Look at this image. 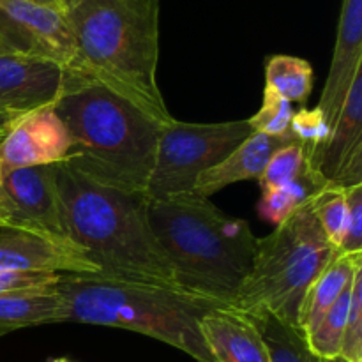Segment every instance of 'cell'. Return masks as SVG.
Segmentation results:
<instances>
[{"label": "cell", "instance_id": "6da1fadb", "mask_svg": "<svg viewBox=\"0 0 362 362\" xmlns=\"http://www.w3.org/2000/svg\"><path fill=\"white\" fill-rule=\"evenodd\" d=\"M161 0H59L74 41L69 71L122 95L161 124L173 120L158 87Z\"/></svg>", "mask_w": 362, "mask_h": 362}, {"label": "cell", "instance_id": "7a4b0ae2", "mask_svg": "<svg viewBox=\"0 0 362 362\" xmlns=\"http://www.w3.org/2000/svg\"><path fill=\"white\" fill-rule=\"evenodd\" d=\"M57 186L64 232L101 269V278L177 286L148 223L147 194L103 186L66 163H59Z\"/></svg>", "mask_w": 362, "mask_h": 362}, {"label": "cell", "instance_id": "3957f363", "mask_svg": "<svg viewBox=\"0 0 362 362\" xmlns=\"http://www.w3.org/2000/svg\"><path fill=\"white\" fill-rule=\"evenodd\" d=\"M53 110L71 134V151L62 163L103 186L147 191L165 124L73 71Z\"/></svg>", "mask_w": 362, "mask_h": 362}, {"label": "cell", "instance_id": "277c9868", "mask_svg": "<svg viewBox=\"0 0 362 362\" xmlns=\"http://www.w3.org/2000/svg\"><path fill=\"white\" fill-rule=\"evenodd\" d=\"M148 223L179 288L232 308L258 247L247 221L197 193L148 200Z\"/></svg>", "mask_w": 362, "mask_h": 362}, {"label": "cell", "instance_id": "5b68a950", "mask_svg": "<svg viewBox=\"0 0 362 362\" xmlns=\"http://www.w3.org/2000/svg\"><path fill=\"white\" fill-rule=\"evenodd\" d=\"M67 322L126 329L182 350L198 362H216L200 329L218 300L158 283L64 274L57 285Z\"/></svg>", "mask_w": 362, "mask_h": 362}, {"label": "cell", "instance_id": "8992f818", "mask_svg": "<svg viewBox=\"0 0 362 362\" xmlns=\"http://www.w3.org/2000/svg\"><path fill=\"white\" fill-rule=\"evenodd\" d=\"M317 197L296 209L271 235L258 239L253 265L233 299V310H267L297 325L308 288L336 253L318 223Z\"/></svg>", "mask_w": 362, "mask_h": 362}, {"label": "cell", "instance_id": "52a82bcc", "mask_svg": "<svg viewBox=\"0 0 362 362\" xmlns=\"http://www.w3.org/2000/svg\"><path fill=\"white\" fill-rule=\"evenodd\" d=\"M253 133L247 119L219 124L170 120L159 131L145 194L148 200H159L194 193L197 177L228 158Z\"/></svg>", "mask_w": 362, "mask_h": 362}, {"label": "cell", "instance_id": "ba28073f", "mask_svg": "<svg viewBox=\"0 0 362 362\" xmlns=\"http://www.w3.org/2000/svg\"><path fill=\"white\" fill-rule=\"evenodd\" d=\"M0 55L42 57L69 69L74 41L62 11L30 0H0Z\"/></svg>", "mask_w": 362, "mask_h": 362}, {"label": "cell", "instance_id": "9c48e42d", "mask_svg": "<svg viewBox=\"0 0 362 362\" xmlns=\"http://www.w3.org/2000/svg\"><path fill=\"white\" fill-rule=\"evenodd\" d=\"M57 165L11 170L0 177V225L66 235Z\"/></svg>", "mask_w": 362, "mask_h": 362}, {"label": "cell", "instance_id": "30bf717a", "mask_svg": "<svg viewBox=\"0 0 362 362\" xmlns=\"http://www.w3.org/2000/svg\"><path fill=\"white\" fill-rule=\"evenodd\" d=\"M0 271L101 276V269L67 235L0 225Z\"/></svg>", "mask_w": 362, "mask_h": 362}, {"label": "cell", "instance_id": "8fae6325", "mask_svg": "<svg viewBox=\"0 0 362 362\" xmlns=\"http://www.w3.org/2000/svg\"><path fill=\"white\" fill-rule=\"evenodd\" d=\"M71 80L55 60L30 55H0V113L20 119L53 106Z\"/></svg>", "mask_w": 362, "mask_h": 362}, {"label": "cell", "instance_id": "7c38bea8", "mask_svg": "<svg viewBox=\"0 0 362 362\" xmlns=\"http://www.w3.org/2000/svg\"><path fill=\"white\" fill-rule=\"evenodd\" d=\"M310 161L334 186L349 189L362 184V67L327 138L315 148Z\"/></svg>", "mask_w": 362, "mask_h": 362}, {"label": "cell", "instance_id": "4fadbf2b", "mask_svg": "<svg viewBox=\"0 0 362 362\" xmlns=\"http://www.w3.org/2000/svg\"><path fill=\"white\" fill-rule=\"evenodd\" d=\"M71 151V134L53 106L20 117L0 138L2 173L28 166L57 165Z\"/></svg>", "mask_w": 362, "mask_h": 362}, {"label": "cell", "instance_id": "5bb4252c", "mask_svg": "<svg viewBox=\"0 0 362 362\" xmlns=\"http://www.w3.org/2000/svg\"><path fill=\"white\" fill-rule=\"evenodd\" d=\"M362 67V0H341L338 34L327 80L317 108L329 129L334 124L356 73Z\"/></svg>", "mask_w": 362, "mask_h": 362}, {"label": "cell", "instance_id": "9a60e30c", "mask_svg": "<svg viewBox=\"0 0 362 362\" xmlns=\"http://www.w3.org/2000/svg\"><path fill=\"white\" fill-rule=\"evenodd\" d=\"M292 144H303V141L297 140L292 129L286 131L285 134H276V136L255 131L228 158L197 177L194 193L209 198L230 184L250 179L258 180L274 152Z\"/></svg>", "mask_w": 362, "mask_h": 362}, {"label": "cell", "instance_id": "2e32d148", "mask_svg": "<svg viewBox=\"0 0 362 362\" xmlns=\"http://www.w3.org/2000/svg\"><path fill=\"white\" fill-rule=\"evenodd\" d=\"M200 329L216 362H271L260 331L243 311L216 308L202 317Z\"/></svg>", "mask_w": 362, "mask_h": 362}, {"label": "cell", "instance_id": "e0dca14e", "mask_svg": "<svg viewBox=\"0 0 362 362\" xmlns=\"http://www.w3.org/2000/svg\"><path fill=\"white\" fill-rule=\"evenodd\" d=\"M361 267L362 253L349 255L336 251L324 271L311 283L303 303H300L297 327L304 332V336L310 334L320 324V320L331 310L332 304L352 285L354 276Z\"/></svg>", "mask_w": 362, "mask_h": 362}, {"label": "cell", "instance_id": "ac0fdd59", "mask_svg": "<svg viewBox=\"0 0 362 362\" xmlns=\"http://www.w3.org/2000/svg\"><path fill=\"white\" fill-rule=\"evenodd\" d=\"M67 322V306L59 290L0 293V338L18 329Z\"/></svg>", "mask_w": 362, "mask_h": 362}, {"label": "cell", "instance_id": "d6986e66", "mask_svg": "<svg viewBox=\"0 0 362 362\" xmlns=\"http://www.w3.org/2000/svg\"><path fill=\"white\" fill-rule=\"evenodd\" d=\"M267 346L271 362H320L311 352L304 332L297 325L281 320L267 310L246 313Z\"/></svg>", "mask_w": 362, "mask_h": 362}, {"label": "cell", "instance_id": "ffe728a7", "mask_svg": "<svg viewBox=\"0 0 362 362\" xmlns=\"http://www.w3.org/2000/svg\"><path fill=\"white\" fill-rule=\"evenodd\" d=\"M327 184V180L310 165L296 180L286 186L264 191L260 202H258V214L271 225H281L296 209H299L310 198L320 193Z\"/></svg>", "mask_w": 362, "mask_h": 362}, {"label": "cell", "instance_id": "44dd1931", "mask_svg": "<svg viewBox=\"0 0 362 362\" xmlns=\"http://www.w3.org/2000/svg\"><path fill=\"white\" fill-rule=\"evenodd\" d=\"M265 88L288 103H304L313 92V67L306 59L274 55L265 64Z\"/></svg>", "mask_w": 362, "mask_h": 362}, {"label": "cell", "instance_id": "7402d4cb", "mask_svg": "<svg viewBox=\"0 0 362 362\" xmlns=\"http://www.w3.org/2000/svg\"><path fill=\"white\" fill-rule=\"evenodd\" d=\"M350 296H352V285L332 304V308L324 315L320 324L310 334H306L308 345H310L311 352L318 359H334V357H339L343 332H345L346 318H349Z\"/></svg>", "mask_w": 362, "mask_h": 362}, {"label": "cell", "instance_id": "603a6c76", "mask_svg": "<svg viewBox=\"0 0 362 362\" xmlns=\"http://www.w3.org/2000/svg\"><path fill=\"white\" fill-rule=\"evenodd\" d=\"M313 151L315 147H311V145L292 144L274 152V156L269 159L262 177L258 179L262 193L278 189V187H283L296 180L311 165L310 159Z\"/></svg>", "mask_w": 362, "mask_h": 362}, {"label": "cell", "instance_id": "cb8c5ba5", "mask_svg": "<svg viewBox=\"0 0 362 362\" xmlns=\"http://www.w3.org/2000/svg\"><path fill=\"white\" fill-rule=\"evenodd\" d=\"M315 212H317L318 223H320L329 244L338 251L343 235H345L346 216H349L346 189L329 182L318 193L317 204H315Z\"/></svg>", "mask_w": 362, "mask_h": 362}, {"label": "cell", "instance_id": "d4e9b609", "mask_svg": "<svg viewBox=\"0 0 362 362\" xmlns=\"http://www.w3.org/2000/svg\"><path fill=\"white\" fill-rule=\"evenodd\" d=\"M293 115H296V110L292 103L283 99L276 92L264 88L260 110L247 120L257 133L276 136V134H285L290 129Z\"/></svg>", "mask_w": 362, "mask_h": 362}, {"label": "cell", "instance_id": "484cf974", "mask_svg": "<svg viewBox=\"0 0 362 362\" xmlns=\"http://www.w3.org/2000/svg\"><path fill=\"white\" fill-rule=\"evenodd\" d=\"M339 357L349 362H362V267L354 276L349 318L343 332Z\"/></svg>", "mask_w": 362, "mask_h": 362}, {"label": "cell", "instance_id": "4316f807", "mask_svg": "<svg viewBox=\"0 0 362 362\" xmlns=\"http://www.w3.org/2000/svg\"><path fill=\"white\" fill-rule=\"evenodd\" d=\"M346 205H349L346 228L338 251L357 255L362 253V184L346 189Z\"/></svg>", "mask_w": 362, "mask_h": 362}, {"label": "cell", "instance_id": "83f0119b", "mask_svg": "<svg viewBox=\"0 0 362 362\" xmlns=\"http://www.w3.org/2000/svg\"><path fill=\"white\" fill-rule=\"evenodd\" d=\"M64 274H45V272L0 271V293L35 292V290L55 288Z\"/></svg>", "mask_w": 362, "mask_h": 362}, {"label": "cell", "instance_id": "f1b7e54d", "mask_svg": "<svg viewBox=\"0 0 362 362\" xmlns=\"http://www.w3.org/2000/svg\"><path fill=\"white\" fill-rule=\"evenodd\" d=\"M290 129L296 134L297 140L303 141V144L306 145H311V147L315 148H317L329 134V126L325 124L324 115H322L318 108H300L299 112H296L292 124H290Z\"/></svg>", "mask_w": 362, "mask_h": 362}, {"label": "cell", "instance_id": "f546056e", "mask_svg": "<svg viewBox=\"0 0 362 362\" xmlns=\"http://www.w3.org/2000/svg\"><path fill=\"white\" fill-rule=\"evenodd\" d=\"M18 119H14V117L11 115H6V113H0V134L7 133L9 131V127L13 126L14 122H16Z\"/></svg>", "mask_w": 362, "mask_h": 362}, {"label": "cell", "instance_id": "4dcf8cb0", "mask_svg": "<svg viewBox=\"0 0 362 362\" xmlns=\"http://www.w3.org/2000/svg\"><path fill=\"white\" fill-rule=\"evenodd\" d=\"M30 2L41 4V6H48V7H53V9H59L60 11L59 0H30Z\"/></svg>", "mask_w": 362, "mask_h": 362}, {"label": "cell", "instance_id": "1f68e13d", "mask_svg": "<svg viewBox=\"0 0 362 362\" xmlns=\"http://www.w3.org/2000/svg\"><path fill=\"white\" fill-rule=\"evenodd\" d=\"M320 362H349V361L341 359V357H334V359H320Z\"/></svg>", "mask_w": 362, "mask_h": 362}, {"label": "cell", "instance_id": "d6a6232c", "mask_svg": "<svg viewBox=\"0 0 362 362\" xmlns=\"http://www.w3.org/2000/svg\"><path fill=\"white\" fill-rule=\"evenodd\" d=\"M49 362H73V361H69V359H64V357H60V359H53V361H49Z\"/></svg>", "mask_w": 362, "mask_h": 362}, {"label": "cell", "instance_id": "836d02e7", "mask_svg": "<svg viewBox=\"0 0 362 362\" xmlns=\"http://www.w3.org/2000/svg\"><path fill=\"white\" fill-rule=\"evenodd\" d=\"M4 134H6V133H4ZM4 134H0V138H2V136H4ZM0 177H2V170H0Z\"/></svg>", "mask_w": 362, "mask_h": 362}]
</instances>
